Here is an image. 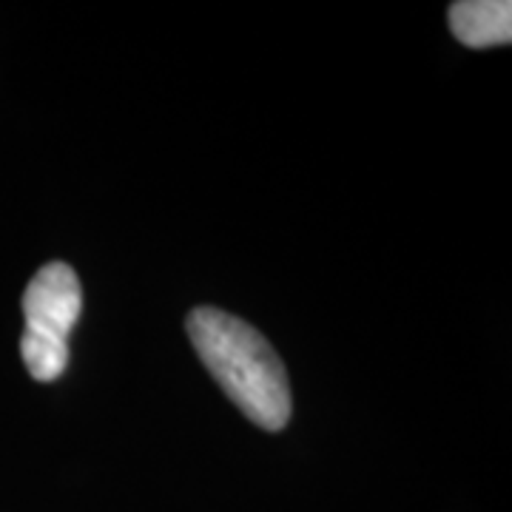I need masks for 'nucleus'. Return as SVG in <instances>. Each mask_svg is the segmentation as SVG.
I'll return each instance as SVG.
<instances>
[{
    "label": "nucleus",
    "mask_w": 512,
    "mask_h": 512,
    "mask_svg": "<svg viewBox=\"0 0 512 512\" xmlns=\"http://www.w3.org/2000/svg\"><path fill=\"white\" fill-rule=\"evenodd\" d=\"M188 336L202 365L254 424L276 433L291 421L288 370L259 330L220 308H197L188 316Z\"/></svg>",
    "instance_id": "obj_1"
},
{
    "label": "nucleus",
    "mask_w": 512,
    "mask_h": 512,
    "mask_svg": "<svg viewBox=\"0 0 512 512\" xmlns=\"http://www.w3.org/2000/svg\"><path fill=\"white\" fill-rule=\"evenodd\" d=\"M83 313L80 279L66 262H49L35 274L23 293V316L29 336L66 342Z\"/></svg>",
    "instance_id": "obj_2"
},
{
    "label": "nucleus",
    "mask_w": 512,
    "mask_h": 512,
    "mask_svg": "<svg viewBox=\"0 0 512 512\" xmlns=\"http://www.w3.org/2000/svg\"><path fill=\"white\" fill-rule=\"evenodd\" d=\"M450 29L470 49L507 46L512 40L510 0H458L450 6Z\"/></svg>",
    "instance_id": "obj_3"
},
{
    "label": "nucleus",
    "mask_w": 512,
    "mask_h": 512,
    "mask_svg": "<svg viewBox=\"0 0 512 512\" xmlns=\"http://www.w3.org/2000/svg\"><path fill=\"white\" fill-rule=\"evenodd\" d=\"M20 356L37 382H55L69 367L66 342H52V339L29 336V333H23V339H20Z\"/></svg>",
    "instance_id": "obj_4"
}]
</instances>
